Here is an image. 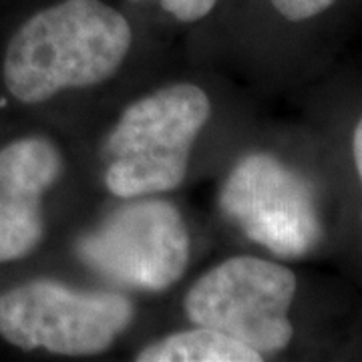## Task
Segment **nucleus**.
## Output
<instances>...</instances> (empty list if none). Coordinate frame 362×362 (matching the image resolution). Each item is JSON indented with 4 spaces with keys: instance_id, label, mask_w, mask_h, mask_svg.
Masks as SVG:
<instances>
[{
    "instance_id": "obj_1",
    "label": "nucleus",
    "mask_w": 362,
    "mask_h": 362,
    "mask_svg": "<svg viewBox=\"0 0 362 362\" xmlns=\"http://www.w3.org/2000/svg\"><path fill=\"white\" fill-rule=\"evenodd\" d=\"M131 42L129 21L105 0H59L28 16L13 35L4 85L25 105L101 85L121 69Z\"/></svg>"
},
{
    "instance_id": "obj_6",
    "label": "nucleus",
    "mask_w": 362,
    "mask_h": 362,
    "mask_svg": "<svg viewBox=\"0 0 362 362\" xmlns=\"http://www.w3.org/2000/svg\"><path fill=\"white\" fill-rule=\"evenodd\" d=\"M228 220L280 258L308 256L322 240V221L312 183L270 153L235 163L221 187Z\"/></svg>"
},
{
    "instance_id": "obj_7",
    "label": "nucleus",
    "mask_w": 362,
    "mask_h": 362,
    "mask_svg": "<svg viewBox=\"0 0 362 362\" xmlns=\"http://www.w3.org/2000/svg\"><path fill=\"white\" fill-rule=\"evenodd\" d=\"M59 147L23 137L0 149V264L26 258L45 235L42 197L63 173Z\"/></svg>"
},
{
    "instance_id": "obj_5",
    "label": "nucleus",
    "mask_w": 362,
    "mask_h": 362,
    "mask_svg": "<svg viewBox=\"0 0 362 362\" xmlns=\"http://www.w3.org/2000/svg\"><path fill=\"white\" fill-rule=\"evenodd\" d=\"M189 233L177 207L151 195L117 207L78 242L81 259L117 284L163 292L189 262Z\"/></svg>"
},
{
    "instance_id": "obj_11",
    "label": "nucleus",
    "mask_w": 362,
    "mask_h": 362,
    "mask_svg": "<svg viewBox=\"0 0 362 362\" xmlns=\"http://www.w3.org/2000/svg\"><path fill=\"white\" fill-rule=\"evenodd\" d=\"M352 156H354V165H356L362 185V119L358 121V125L354 129V137H352Z\"/></svg>"
},
{
    "instance_id": "obj_9",
    "label": "nucleus",
    "mask_w": 362,
    "mask_h": 362,
    "mask_svg": "<svg viewBox=\"0 0 362 362\" xmlns=\"http://www.w3.org/2000/svg\"><path fill=\"white\" fill-rule=\"evenodd\" d=\"M337 0H270L274 11L290 23H304L326 13Z\"/></svg>"
},
{
    "instance_id": "obj_10",
    "label": "nucleus",
    "mask_w": 362,
    "mask_h": 362,
    "mask_svg": "<svg viewBox=\"0 0 362 362\" xmlns=\"http://www.w3.org/2000/svg\"><path fill=\"white\" fill-rule=\"evenodd\" d=\"M177 23L192 25L204 21L218 4V0H153Z\"/></svg>"
},
{
    "instance_id": "obj_4",
    "label": "nucleus",
    "mask_w": 362,
    "mask_h": 362,
    "mask_svg": "<svg viewBox=\"0 0 362 362\" xmlns=\"http://www.w3.org/2000/svg\"><path fill=\"white\" fill-rule=\"evenodd\" d=\"M296 276L272 259L235 256L206 272L185 296V314L242 342L258 354L288 349L294 326L288 312L296 296Z\"/></svg>"
},
{
    "instance_id": "obj_2",
    "label": "nucleus",
    "mask_w": 362,
    "mask_h": 362,
    "mask_svg": "<svg viewBox=\"0 0 362 362\" xmlns=\"http://www.w3.org/2000/svg\"><path fill=\"white\" fill-rule=\"evenodd\" d=\"M209 115L211 101L194 83H175L131 103L105 145L107 189L135 199L180 187Z\"/></svg>"
},
{
    "instance_id": "obj_8",
    "label": "nucleus",
    "mask_w": 362,
    "mask_h": 362,
    "mask_svg": "<svg viewBox=\"0 0 362 362\" xmlns=\"http://www.w3.org/2000/svg\"><path fill=\"white\" fill-rule=\"evenodd\" d=\"M137 362H259L264 356L242 342L211 330L195 326L192 330L173 332L147 344L137 354Z\"/></svg>"
},
{
    "instance_id": "obj_3",
    "label": "nucleus",
    "mask_w": 362,
    "mask_h": 362,
    "mask_svg": "<svg viewBox=\"0 0 362 362\" xmlns=\"http://www.w3.org/2000/svg\"><path fill=\"white\" fill-rule=\"evenodd\" d=\"M135 318L119 292L78 290L59 280H30L0 294V337L21 350L61 356L101 354Z\"/></svg>"
}]
</instances>
